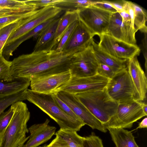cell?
<instances>
[{"instance_id":"1","label":"cell","mask_w":147,"mask_h":147,"mask_svg":"<svg viewBox=\"0 0 147 147\" xmlns=\"http://www.w3.org/2000/svg\"><path fill=\"white\" fill-rule=\"evenodd\" d=\"M72 55L54 50L23 54L11 61L10 73L13 78L54 74L69 70Z\"/></svg>"},{"instance_id":"2","label":"cell","mask_w":147,"mask_h":147,"mask_svg":"<svg viewBox=\"0 0 147 147\" xmlns=\"http://www.w3.org/2000/svg\"><path fill=\"white\" fill-rule=\"evenodd\" d=\"M26 100L48 115L57 123L60 129L77 132L85 125L82 121L74 119L62 110L56 104L51 95L39 93L28 89Z\"/></svg>"},{"instance_id":"3","label":"cell","mask_w":147,"mask_h":147,"mask_svg":"<svg viewBox=\"0 0 147 147\" xmlns=\"http://www.w3.org/2000/svg\"><path fill=\"white\" fill-rule=\"evenodd\" d=\"M14 112L1 139L0 147H23L29 136L27 123L30 113L26 104L22 101L15 103Z\"/></svg>"},{"instance_id":"4","label":"cell","mask_w":147,"mask_h":147,"mask_svg":"<svg viewBox=\"0 0 147 147\" xmlns=\"http://www.w3.org/2000/svg\"><path fill=\"white\" fill-rule=\"evenodd\" d=\"M75 95L102 124L108 122L116 112L118 103L109 95L106 88Z\"/></svg>"},{"instance_id":"5","label":"cell","mask_w":147,"mask_h":147,"mask_svg":"<svg viewBox=\"0 0 147 147\" xmlns=\"http://www.w3.org/2000/svg\"><path fill=\"white\" fill-rule=\"evenodd\" d=\"M106 88L109 95L118 103L132 100L140 101L127 68L116 73L109 80Z\"/></svg>"},{"instance_id":"6","label":"cell","mask_w":147,"mask_h":147,"mask_svg":"<svg viewBox=\"0 0 147 147\" xmlns=\"http://www.w3.org/2000/svg\"><path fill=\"white\" fill-rule=\"evenodd\" d=\"M142 101L132 100L118 103L115 114L107 122L103 124L108 128H130L133 123L147 115L142 108Z\"/></svg>"},{"instance_id":"7","label":"cell","mask_w":147,"mask_h":147,"mask_svg":"<svg viewBox=\"0 0 147 147\" xmlns=\"http://www.w3.org/2000/svg\"><path fill=\"white\" fill-rule=\"evenodd\" d=\"M77 11L79 20L94 36L106 33L112 13L93 5Z\"/></svg>"},{"instance_id":"8","label":"cell","mask_w":147,"mask_h":147,"mask_svg":"<svg viewBox=\"0 0 147 147\" xmlns=\"http://www.w3.org/2000/svg\"><path fill=\"white\" fill-rule=\"evenodd\" d=\"M98 64L91 44L85 49L72 55L69 70L72 77H89L97 74Z\"/></svg>"},{"instance_id":"9","label":"cell","mask_w":147,"mask_h":147,"mask_svg":"<svg viewBox=\"0 0 147 147\" xmlns=\"http://www.w3.org/2000/svg\"><path fill=\"white\" fill-rule=\"evenodd\" d=\"M71 77L69 70L54 74L32 76L30 77V89L39 93L56 94L67 84Z\"/></svg>"},{"instance_id":"10","label":"cell","mask_w":147,"mask_h":147,"mask_svg":"<svg viewBox=\"0 0 147 147\" xmlns=\"http://www.w3.org/2000/svg\"><path fill=\"white\" fill-rule=\"evenodd\" d=\"M99 37V47L113 57L128 60L140 54V49L136 45L128 43L106 34Z\"/></svg>"},{"instance_id":"11","label":"cell","mask_w":147,"mask_h":147,"mask_svg":"<svg viewBox=\"0 0 147 147\" xmlns=\"http://www.w3.org/2000/svg\"><path fill=\"white\" fill-rule=\"evenodd\" d=\"M85 125L93 129L105 133L107 131L102 124L96 119L73 94L60 91L57 94Z\"/></svg>"},{"instance_id":"12","label":"cell","mask_w":147,"mask_h":147,"mask_svg":"<svg viewBox=\"0 0 147 147\" xmlns=\"http://www.w3.org/2000/svg\"><path fill=\"white\" fill-rule=\"evenodd\" d=\"M109 80V79L98 74L82 78L71 76L69 81L61 88L60 91L75 95L86 92L102 90L106 87Z\"/></svg>"},{"instance_id":"13","label":"cell","mask_w":147,"mask_h":147,"mask_svg":"<svg viewBox=\"0 0 147 147\" xmlns=\"http://www.w3.org/2000/svg\"><path fill=\"white\" fill-rule=\"evenodd\" d=\"M94 36L84 24L78 20L62 52L65 54L73 55L85 49L91 45Z\"/></svg>"},{"instance_id":"14","label":"cell","mask_w":147,"mask_h":147,"mask_svg":"<svg viewBox=\"0 0 147 147\" xmlns=\"http://www.w3.org/2000/svg\"><path fill=\"white\" fill-rule=\"evenodd\" d=\"M62 11L60 9L54 6H49L41 8L35 17L10 35L5 46L13 42L41 24L59 15Z\"/></svg>"},{"instance_id":"15","label":"cell","mask_w":147,"mask_h":147,"mask_svg":"<svg viewBox=\"0 0 147 147\" xmlns=\"http://www.w3.org/2000/svg\"><path fill=\"white\" fill-rule=\"evenodd\" d=\"M49 122L47 119L44 122L34 124L29 127L30 135L23 147H37L50 140L55 134L56 128L50 125Z\"/></svg>"},{"instance_id":"16","label":"cell","mask_w":147,"mask_h":147,"mask_svg":"<svg viewBox=\"0 0 147 147\" xmlns=\"http://www.w3.org/2000/svg\"><path fill=\"white\" fill-rule=\"evenodd\" d=\"M127 67L128 73L139 95L140 101H142L146 97L147 78L140 65L137 56L128 60Z\"/></svg>"},{"instance_id":"17","label":"cell","mask_w":147,"mask_h":147,"mask_svg":"<svg viewBox=\"0 0 147 147\" xmlns=\"http://www.w3.org/2000/svg\"><path fill=\"white\" fill-rule=\"evenodd\" d=\"M61 17L50 24L38 35L33 51H50L54 49L56 30Z\"/></svg>"},{"instance_id":"18","label":"cell","mask_w":147,"mask_h":147,"mask_svg":"<svg viewBox=\"0 0 147 147\" xmlns=\"http://www.w3.org/2000/svg\"><path fill=\"white\" fill-rule=\"evenodd\" d=\"M61 14L41 24L13 42L5 46L3 49L2 55L6 59L8 60L13 55L14 51L21 44L32 37L36 39L40 32L50 24L60 17Z\"/></svg>"},{"instance_id":"19","label":"cell","mask_w":147,"mask_h":147,"mask_svg":"<svg viewBox=\"0 0 147 147\" xmlns=\"http://www.w3.org/2000/svg\"><path fill=\"white\" fill-rule=\"evenodd\" d=\"M94 53L99 63L106 65L111 68L117 73L127 68L128 60L113 57L102 50L93 39L92 41Z\"/></svg>"},{"instance_id":"20","label":"cell","mask_w":147,"mask_h":147,"mask_svg":"<svg viewBox=\"0 0 147 147\" xmlns=\"http://www.w3.org/2000/svg\"><path fill=\"white\" fill-rule=\"evenodd\" d=\"M116 147H139L132 133L122 128H108Z\"/></svg>"},{"instance_id":"21","label":"cell","mask_w":147,"mask_h":147,"mask_svg":"<svg viewBox=\"0 0 147 147\" xmlns=\"http://www.w3.org/2000/svg\"><path fill=\"white\" fill-rule=\"evenodd\" d=\"M30 83V78H13L10 81L0 80V96L27 90Z\"/></svg>"},{"instance_id":"22","label":"cell","mask_w":147,"mask_h":147,"mask_svg":"<svg viewBox=\"0 0 147 147\" xmlns=\"http://www.w3.org/2000/svg\"><path fill=\"white\" fill-rule=\"evenodd\" d=\"M37 12L4 26L0 28V53L10 35L17 29L33 19Z\"/></svg>"},{"instance_id":"23","label":"cell","mask_w":147,"mask_h":147,"mask_svg":"<svg viewBox=\"0 0 147 147\" xmlns=\"http://www.w3.org/2000/svg\"><path fill=\"white\" fill-rule=\"evenodd\" d=\"M119 13L122 18L121 30L123 41L131 44L136 45L135 33L136 32L129 15L125 10Z\"/></svg>"},{"instance_id":"24","label":"cell","mask_w":147,"mask_h":147,"mask_svg":"<svg viewBox=\"0 0 147 147\" xmlns=\"http://www.w3.org/2000/svg\"><path fill=\"white\" fill-rule=\"evenodd\" d=\"M78 20L77 11H66L63 15L61 17L56 30L55 39V48L69 26Z\"/></svg>"},{"instance_id":"25","label":"cell","mask_w":147,"mask_h":147,"mask_svg":"<svg viewBox=\"0 0 147 147\" xmlns=\"http://www.w3.org/2000/svg\"><path fill=\"white\" fill-rule=\"evenodd\" d=\"M99 0H58L53 6L62 11H76L93 5Z\"/></svg>"},{"instance_id":"26","label":"cell","mask_w":147,"mask_h":147,"mask_svg":"<svg viewBox=\"0 0 147 147\" xmlns=\"http://www.w3.org/2000/svg\"><path fill=\"white\" fill-rule=\"evenodd\" d=\"M122 18L119 13H111L105 34L123 41L121 30Z\"/></svg>"},{"instance_id":"27","label":"cell","mask_w":147,"mask_h":147,"mask_svg":"<svg viewBox=\"0 0 147 147\" xmlns=\"http://www.w3.org/2000/svg\"><path fill=\"white\" fill-rule=\"evenodd\" d=\"M55 135L65 142L69 147H83L84 137L79 135L77 131L60 129Z\"/></svg>"},{"instance_id":"28","label":"cell","mask_w":147,"mask_h":147,"mask_svg":"<svg viewBox=\"0 0 147 147\" xmlns=\"http://www.w3.org/2000/svg\"><path fill=\"white\" fill-rule=\"evenodd\" d=\"M133 5L134 12V24L136 31L139 30L144 33H147L146 12L142 7L133 2Z\"/></svg>"},{"instance_id":"29","label":"cell","mask_w":147,"mask_h":147,"mask_svg":"<svg viewBox=\"0 0 147 147\" xmlns=\"http://www.w3.org/2000/svg\"><path fill=\"white\" fill-rule=\"evenodd\" d=\"M27 90L10 95L0 96V115L13 104L18 101H23L26 100V93Z\"/></svg>"},{"instance_id":"30","label":"cell","mask_w":147,"mask_h":147,"mask_svg":"<svg viewBox=\"0 0 147 147\" xmlns=\"http://www.w3.org/2000/svg\"><path fill=\"white\" fill-rule=\"evenodd\" d=\"M15 103L11 105L8 110L4 111L0 115V137L1 141L13 116L15 109Z\"/></svg>"},{"instance_id":"31","label":"cell","mask_w":147,"mask_h":147,"mask_svg":"<svg viewBox=\"0 0 147 147\" xmlns=\"http://www.w3.org/2000/svg\"><path fill=\"white\" fill-rule=\"evenodd\" d=\"M40 9L0 18V28L4 26L38 12Z\"/></svg>"},{"instance_id":"32","label":"cell","mask_w":147,"mask_h":147,"mask_svg":"<svg viewBox=\"0 0 147 147\" xmlns=\"http://www.w3.org/2000/svg\"><path fill=\"white\" fill-rule=\"evenodd\" d=\"M11 61L6 59L0 53V80L10 81L13 78L10 73Z\"/></svg>"},{"instance_id":"33","label":"cell","mask_w":147,"mask_h":147,"mask_svg":"<svg viewBox=\"0 0 147 147\" xmlns=\"http://www.w3.org/2000/svg\"><path fill=\"white\" fill-rule=\"evenodd\" d=\"M78 20L74 22L69 26L59 43L53 50H54L57 52H62L64 47L69 39L72 32L75 28Z\"/></svg>"},{"instance_id":"34","label":"cell","mask_w":147,"mask_h":147,"mask_svg":"<svg viewBox=\"0 0 147 147\" xmlns=\"http://www.w3.org/2000/svg\"><path fill=\"white\" fill-rule=\"evenodd\" d=\"M36 9L32 5L28 4L20 8L11 9L0 8V18L14 14L30 12Z\"/></svg>"},{"instance_id":"35","label":"cell","mask_w":147,"mask_h":147,"mask_svg":"<svg viewBox=\"0 0 147 147\" xmlns=\"http://www.w3.org/2000/svg\"><path fill=\"white\" fill-rule=\"evenodd\" d=\"M83 147H104L101 139L94 133L84 137Z\"/></svg>"},{"instance_id":"36","label":"cell","mask_w":147,"mask_h":147,"mask_svg":"<svg viewBox=\"0 0 147 147\" xmlns=\"http://www.w3.org/2000/svg\"><path fill=\"white\" fill-rule=\"evenodd\" d=\"M52 96L56 104L64 112L74 119L82 121L72 110L59 98L57 94L52 95Z\"/></svg>"},{"instance_id":"37","label":"cell","mask_w":147,"mask_h":147,"mask_svg":"<svg viewBox=\"0 0 147 147\" xmlns=\"http://www.w3.org/2000/svg\"><path fill=\"white\" fill-rule=\"evenodd\" d=\"M27 5L25 1L0 0V8L18 9L23 7Z\"/></svg>"},{"instance_id":"38","label":"cell","mask_w":147,"mask_h":147,"mask_svg":"<svg viewBox=\"0 0 147 147\" xmlns=\"http://www.w3.org/2000/svg\"><path fill=\"white\" fill-rule=\"evenodd\" d=\"M116 74L110 67L103 64L99 63L97 74L110 80L113 78Z\"/></svg>"},{"instance_id":"39","label":"cell","mask_w":147,"mask_h":147,"mask_svg":"<svg viewBox=\"0 0 147 147\" xmlns=\"http://www.w3.org/2000/svg\"><path fill=\"white\" fill-rule=\"evenodd\" d=\"M58 0H33L25 1L26 3L38 9L49 6H53Z\"/></svg>"},{"instance_id":"40","label":"cell","mask_w":147,"mask_h":147,"mask_svg":"<svg viewBox=\"0 0 147 147\" xmlns=\"http://www.w3.org/2000/svg\"><path fill=\"white\" fill-rule=\"evenodd\" d=\"M104 1L111 5L119 12H122L124 10L126 1L117 0L115 1L104 0Z\"/></svg>"},{"instance_id":"41","label":"cell","mask_w":147,"mask_h":147,"mask_svg":"<svg viewBox=\"0 0 147 147\" xmlns=\"http://www.w3.org/2000/svg\"><path fill=\"white\" fill-rule=\"evenodd\" d=\"M96 7L112 13L117 12L111 5L105 2L104 0H100L93 5Z\"/></svg>"},{"instance_id":"42","label":"cell","mask_w":147,"mask_h":147,"mask_svg":"<svg viewBox=\"0 0 147 147\" xmlns=\"http://www.w3.org/2000/svg\"><path fill=\"white\" fill-rule=\"evenodd\" d=\"M48 146L49 147H69L65 142L57 136L48 145Z\"/></svg>"},{"instance_id":"43","label":"cell","mask_w":147,"mask_h":147,"mask_svg":"<svg viewBox=\"0 0 147 147\" xmlns=\"http://www.w3.org/2000/svg\"><path fill=\"white\" fill-rule=\"evenodd\" d=\"M147 127V118L146 117L139 123L138 127L136 129L142 128H146Z\"/></svg>"},{"instance_id":"44","label":"cell","mask_w":147,"mask_h":147,"mask_svg":"<svg viewBox=\"0 0 147 147\" xmlns=\"http://www.w3.org/2000/svg\"><path fill=\"white\" fill-rule=\"evenodd\" d=\"M142 108L144 113L147 115V105L146 103L142 102Z\"/></svg>"},{"instance_id":"45","label":"cell","mask_w":147,"mask_h":147,"mask_svg":"<svg viewBox=\"0 0 147 147\" xmlns=\"http://www.w3.org/2000/svg\"><path fill=\"white\" fill-rule=\"evenodd\" d=\"M37 147H49L48 146V145H47L46 144H44L43 145H42L41 146H38Z\"/></svg>"},{"instance_id":"46","label":"cell","mask_w":147,"mask_h":147,"mask_svg":"<svg viewBox=\"0 0 147 147\" xmlns=\"http://www.w3.org/2000/svg\"><path fill=\"white\" fill-rule=\"evenodd\" d=\"M1 142V137H0V147Z\"/></svg>"}]
</instances>
